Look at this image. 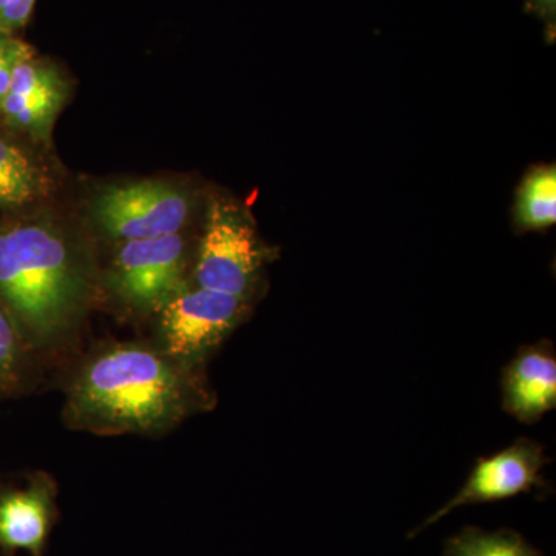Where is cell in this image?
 <instances>
[{
  "label": "cell",
  "instance_id": "30bf717a",
  "mask_svg": "<svg viewBox=\"0 0 556 556\" xmlns=\"http://www.w3.org/2000/svg\"><path fill=\"white\" fill-rule=\"evenodd\" d=\"M503 407L519 422L535 424L556 407V354L552 342L522 346L504 368Z\"/></svg>",
  "mask_w": 556,
  "mask_h": 556
},
{
  "label": "cell",
  "instance_id": "4fadbf2b",
  "mask_svg": "<svg viewBox=\"0 0 556 556\" xmlns=\"http://www.w3.org/2000/svg\"><path fill=\"white\" fill-rule=\"evenodd\" d=\"M35 354L9 311L0 305V399L27 387Z\"/></svg>",
  "mask_w": 556,
  "mask_h": 556
},
{
  "label": "cell",
  "instance_id": "8992f818",
  "mask_svg": "<svg viewBox=\"0 0 556 556\" xmlns=\"http://www.w3.org/2000/svg\"><path fill=\"white\" fill-rule=\"evenodd\" d=\"M251 300L188 285L156 313L160 348L175 361H201L247 318Z\"/></svg>",
  "mask_w": 556,
  "mask_h": 556
},
{
  "label": "cell",
  "instance_id": "6da1fadb",
  "mask_svg": "<svg viewBox=\"0 0 556 556\" xmlns=\"http://www.w3.org/2000/svg\"><path fill=\"white\" fill-rule=\"evenodd\" d=\"M97 287L89 243L64 218L40 206L0 217V305L35 353L78 328Z\"/></svg>",
  "mask_w": 556,
  "mask_h": 556
},
{
  "label": "cell",
  "instance_id": "7a4b0ae2",
  "mask_svg": "<svg viewBox=\"0 0 556 556\" xmlns=\"http://www.w3.org/2000/svg\"><path fill=\"white\" fill-rule=\"evenodd\" d=\"M212 407L197 367L160 346L112 343L84 362L65 399L68 426L97 434L166 433Z\"/></svg>",
  "mask_w": 556,
  "mask_h": 556
},
{
  "label": "cell",
  "instance_id": "ba28073f",
  "mask_svg": "<svg viewBox=\"0 0 556 556\" xmlns=\"http://www.w3.org/2000/svg\"><path fill=\"white\" fill-rule=\"evenodd\" d=\"M547 463L543 447L527 438L518 439L496 455L479 457L463 489L444 507L439 508L413 530L409 538L419 535L427 527L437 525L457 507L503 501L540 489L544 484L541 470Z\"/></svg>",
  "mask_w": 556,
  "mask_h": 556
},
{
  "label": "cell",
  "instance_id": "277c9868",
  "mask_svg": "<svg viewBox=\"0 0 556 556\" xmlns=\"http://www.w3.org/2000/svg\"><path fill=\"white\" fill-rule=\"evenodd\" d=\"M89 211L98 230L119 244L181 233L195 211V195L164 179H139L101 188Z\"/></svg>",
  "mask_w": 556,
  "mask_h": 556
},
{
  "label": "cell",
  "instance_id": "9c48e42d",
  "mask_svg": "<svg viewBox=\"0 0 556 556\" xmlns=\"http://www.w3.org/2000/svg\"><path fill=\"white\" fill-rule=\"evenodd\" d=\"M56 515V485L47 475L0 490V548L10 556H43Z\"/></svg>",
  "mask_w": 556,
  "mask_h": 556
},
{
  "label": "cell",
  "instance_id": "9a60e30c",
  "mask_svg": "<svg viewBox=\"0 0 556 556\" xmlns=\"http://www.w3.org/2000/svg\"><path fill=\"white\" fill-rule=\"evenodd\" d=\"M31 50V47L24 42L20 36L0 30V115H2V105L5 101L7 91H9L13 70L21 58Z\"/></svg>",
  "mask_w": 556,
  "mask_h": 556
},
{
  "label": "cell",
  "instance_id": "2e32d148",
  "mask_svg": "<svg viewBox=\"0 0 556 556\" xmlns=\"http://www.w3.org/2000/svg\"><path fill=\"white\" fill-rule=\"evenodd\" d=\"M36 0H0V30L17 36L30 22Z\"/></svg>",
  "mask_w": 556,
  "mask_h": 556
},
{
  "label": "cell",
  "instance_id": "e0dca14e",
  "mask_svg": "<svg viewBox=\"0 0 556 556\" xmlns=\"http://www.w3.org/2000/svg\"><path fill=\"white\" fill-rule=\"evenodd\" d=\"M526 10L544 22L547 36L554 39L556 33V0H526Z\"/></svg>",
  "mask_w": 556,
  "mask_h": 556
},
{
  "label": "cell",
  "instance_id": "7c38bea8",
  "mask_svg": "<svg viewBox=\"0 0 556 556\" xmlns=\"http://www.w3.org/2000/svg\"><path fill=\"white\" fill-rule=\"evenodd\" d=\"M518 232L551 228L556 223L555 164L527 172L517 193L514 211Z\"/></svg>",
  "mask_w": 556,
  "mask_h": 556
},
{
  "label": "cell",
  "instance_id": "5bb4252c",
  "mask_svg": "<svg viewBox=\"0 0 556 556\" xmlns=\"http://www.w3.org/2000/svg\"><path fill=\"white\" fill-rule=\"evenodd\" d=\"M444 556H543L536 548L514 532L497 530L484 532L477 527H466L445 543Z\"/></svg>",
  "mask_w": 556,
  "mask_h": 556
},
{
  "label": "cell",
  "instance_id": "5b68a950",
  "mask_svg": "<svg viewBox=\"0 0 556 556\" xmlns=\"http://www.w3.org/2000/svg\"><path fill=\"white\" fill-rule=\"evenodd\" d=\"M188 241L181 233L124 241L110 263L105 287L121 305L156 314L188 287Z\"/></svg>",
  "mask_w": 556,
  "mask_h": 556
},
{
  "label": "cell",
  "instance_id": "3957f363",
  "mask_svg": "<svg viewBox=\"0 0 556 556\" xmlns=\"http://www.w3.org/2000/svg\"><path fill=\"white\" fill-rule=\"evenodd\" d=\"M274 258L247 207L215 197L208 201L193 285L251 300L260 276Z\"/></svg>",
  "mask_w": 556,
  "mask_h": 556
},
{
  "label": "cell",
  "instance_id": "52a82bcc",
  "mask_svg": "<svg viewBox=\"0 0 556 556\" xmlns=\"http://www.w3.org/2000/svg\"><path fill=\"white\" fill-rule=\"evenodd\" d=\"M70 98L67 76L35 50L21 58L2 105L0 129L49 149L54 124Z\"/></svg>",
  "mask_w": 556,
  "mask_h": 556
},
{
  "label": "cell",
  "instance_id": "8fae6325",
  "mask_svg": "<svg viewBox=\"0 0 556 556\" xmlns=\"http://www.w3.org/2000/svg\"><path fill=\"white\" fill-rule=\"evenodd\" d=\"M46 148L0 129V211L3 214L39 207L56 186Z\"/></svg>",
  "mask_w": 556,
  "mask_h": 556
}]
</instances>
